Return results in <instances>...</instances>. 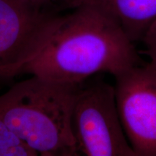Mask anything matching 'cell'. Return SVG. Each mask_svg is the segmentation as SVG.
Instances as JSON below:
<instances>
[{
    "label": "cell",
    "mask_w": 156,
    "mask_h": 156,
    "mask_svg": "<svg viewBox=\"0 0 156 156\" xmlns=\"http://www.w3.org/2000/svg\"><path fill=\"white\" fill-rule=\"evenodd\" d=\"M72 9L58 15L49 41L20 73L83 84L96 74L116 77L140 64L134 44L114 21L89 6Z\"/></svg>",
    "instance_id": "1"
},
{
    "label": "cell",
    "mask_w": 156,
    "mask_h": 156,
    "mask_svg": "<svg viewBox=\"0 0 156 156\" xmlns=\"http://www.w3.org/2000/svg\"><path fill=\"white\" fill-rule=\"evenodd\" d=\"M83 85L33 75L0 95V118L38 155H79L72 116Z\"/></svg>",
    "instance_id": "2"
},
{
    "label": "cell",
    "mask_w": 156,
    "mask_h": 156,
    "mask_svg": "<svg viewBox=\"0 0 156 156\" xmlns=\"http://www.w3.org/2000/svg\"><path fill=\"white\" fill-rule=\"evenodd\" d=\"M79 155L136 156L121 121L115 87L106 82L83 85L72 116Z\"/></svg>",
    "instance_id": "3"
},
{
    "label": "cell",
    "mask_w": 156,
    "mask_h": 156,
    "mask_svg": "<svg viewBox=\"0 0 156 156\" xmlns=\"http://www.w3.org/2000/svg\"><path fill=\"white\" fill-rule=\"evenodd\" d=\"M57 16L28 0H0V77L20 73L41 52L53 34Z\"/></svg>",
    "instance_id": "4"
},
{
    "label": "cell",
    "mask_w": 156,
    "mask_h": 156,
    "mask_svg": "<svg viewBox=\"0 0 156 156\" xmlns=\"http://www.w3.org/2000/svg\"><path fill=\"white\" fill-rule=\"evenodd\" d=\"M117 107L136 156H156V61L115 77Z\"/></svg>",
    "instance_id": "5"
},
{
    "label": "cell",
    "mask_w": 156,
    "mask_h": 156,
    "mask_svg": "<svg viewBox=\"0 0 156 156\" xmlns=\"http://www.w3.org/2000/svg\"><path fill=\"white\" fill-rule=\"evenodd\" d=\"M93 7L116 23L133 42L142 41L156 21V0H69L68 8Z\"/></svg>",
    "instance_id": "6"
},
{
    "label": "cell",
    "mask_w": 156,
    "mask_h": 156,
    "mask_svg": "<svg viewBox=\"0 0 156 156\" xmlns=\"http://www.w3.org/2000/svg\"><path fill=\"white\" fill-rule=\"evenodd\" d=\"M38 153L25 144L0 118V156H37Z\"/></svg>",
    "instance_id": "7"
},
{
    "label": "cell",
    "mask_w": 156,
    "mask_h": 156,
    "mask_svg": "<svg viewBox=\"0 0 156 156\" xmlns=\"http://www.w3.org/2000/svg\"><path fill=\"white\" fill-rule=\"evenodd\" d=\"M142 42L145 46L144 53L151 60L156 61V21L148 30Z\"/></svg>",
    "instance_id": "8"
},
{
    "label": "cell",
    "mask_w": 156,
    "mask_h": 156,
    "mask_svg": "<svg viewBox=\"0 0 156 156\" xmlns=\"http://www.w3.org/2000/svg\"><path fill=\"white\" fill-rule=\"evenodd\" d=\"M28 1L37 8L43 9L45 6L51 5L53 2L55 1H58L61 2L63 7H67L69 0H28Z\"/></svg>",
    "instance_id": "9"
}]
</instances>
